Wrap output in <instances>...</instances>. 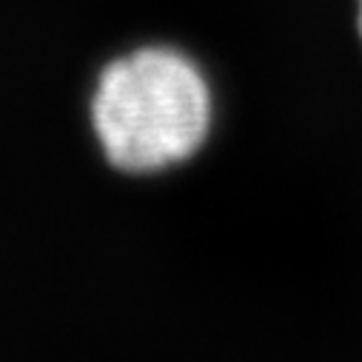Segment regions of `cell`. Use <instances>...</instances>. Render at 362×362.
<instances>
[{"label":"cell","mask_w":362,"mask_h":362,"mask_svg":"<svg viewBox=\"0 0 362 362\" xmlns=\"http://www.w3.org/2000/svg\"><path fill=\"white\" fill-rule=\"evenodd\" d=\"M92 126L112 165L157 171L192 157L211 126V92L177 49L143 46L109 63L92 98Z\"/></svg>","instance_id":"1"},{"label":"cell","mask_w":362,"mask_h":362,"mask_svg":"<svg viewBox=\"0 0 362 362\" xmlns=\"http://www.w3.org/2000/svg\"><path fill=\"white\" fill-rule=\"evenodd\" d=\"M356 29H359V40H362V0H356Z\"/></svg>","instance_id":"2"}]
</instances>
